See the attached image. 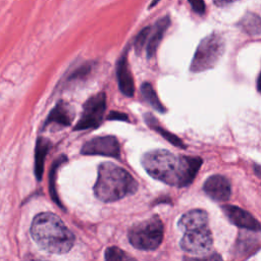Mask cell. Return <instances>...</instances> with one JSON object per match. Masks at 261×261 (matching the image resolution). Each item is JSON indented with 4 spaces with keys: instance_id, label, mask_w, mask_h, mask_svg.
Returning a JSON list of instances; mask_svg holds the SVG:
<instances>
[{
    "instance_id": "cell-1",
    "label": "cell",
    "mask_w": 261,
    "mask_h": 261,
    "mask_svg": "<svg viewBox=\"0 0 261 261\" xmlns=\"http://www.w3.org/2000/svg\"><path fill=\"white\" fill-rule=\"evenodd\" d=\"M141 162L150 176L177 188L189 186L202 165L200 157L178 156L163 149L145 153Z\"/></svg>"
},
{
    "instance_id": "cell-2",
    "label": "cell",
    "mask_w": 261,
    "mask_h": 261,
    "mask_svg": "<svg viewBox=\"0 0 261 261\" xmlns=\"http://www.w3.org/2000/svg\"><path fill=\"white\" fill-rule=\"evenodd\" d=\"M31 236L43 250L52 254L67 253L74 243V236L54 213H39L33 219Z\"/></svg>"
},
{
    "instance_id": "cell-3",
    "label": "cell",
    "mask_w": 261,
    "mask_h": 261,
    "mask_svg": "<svg viewBox=\"0 0 261 261\" xmlns=\"http://www.w3.org/2000/svg\"><path fill=\"white\" fill-rule=\"evenodd\" d=\"M137 190V181L125 169L111 162H104L99 166L94 194L100 201H118Z\"/></svg>"
},
{
    "instance_id": "cell-4",
    "label": "cell",
    "mask_w": 261,
    "mask_h": 261,
    "mask_svg": "<svg viewBox=\"0 0 261 261\" xmlns=\"http://www.w3.org/2000/svg\"><path fill=\"white\" fill-rule=\"evenodd\" d=\"M133 247L143 251L157 249L163 240V224L161 219L154 215L151 218L133 225L127 233Z\"/></svg>"
},
{
    "instance_id": "cell-5",
    "label": "cell",
    "mask_w": 261,
    "mask_h": 261,
    "mask_svg": "<svg viewBox=\"0 0 261 261\" xmlns=\"http://www.w3.org/2000/svg\"><path fill=\"white\" fill-rule=\"evenodd\" d=\"M224 52V40L218 34L204 38L196 49L191 62V71L200 72L212 68Z\"/></svg>"
},
{
    "instance_id": "cell-6",
    "label": "cell",
    "mask_w": 261,
    "mask_h": 261,
    "mask_svg": "<svg viewBox=\"0 0 261 261\" xmlns=\"http://www.w3.org/2000/svg\"><path fill=\"white\" fill-rule=\"evenodd\" d=\"M106 108V97L103 92L89 98L84 104L82 116L74 126V130L94 128L101 124Z\"/></svg>"
},
{
    "instance_id": "cell-7",
    "label": "cell",
    "mask_w": 261,
    "mask_h": 261,
    "mask_svg": "<svg viewBox=\"0 0 261 261\" xmlns=\"http://www.w3.org/2000/svg\"><path fill=\"white\" fill-rule=\"evenodd\" d=\"M180 248L190 254L204 255L208 253L213 245L212 233L208 226L188 230L180 240Z\"/></svg>"
},
{
    "instance_id": "cell-8",
    "label": "cell",
    "mask_w": 261,
    "mask_h": 261,
    "mask_svg": "<svg viewBox=\"0 0 261 261\" xmlns=\"http://www.w3.org/2000/svg\"><path fill=\"white\" fill-rule=\"evenodd\" d=\"M81 153L84 155H101L119 158L120 145L113 136L95 137L83 145Z\"/></svg>"
},
{
    "instance_id": "cell-9",
    "label": "cell",
    "mask_w": 261,
    "mask_h": 261,
    "mask_svg": "<svg viewBox=\"0 0 261 261\" xmlns=\"http://www.w3.org/2000/svg\"><path fill=\"white\" fill-rule=\"evenodd\" d=\"M221 208L227 219L236 226L254 231L261 230V224L259 221L246 210L232 205H224Z\"/></svg>"
},
{
    "instance_id": "cell-10",
    "label": "cell",
    "mask_w": 261,
    "mask_h": 261,
    "mask_svg": "<svg viewBox=\"0 0 261 261\" xmlns=\"http://www.w3.org/2000/svg\"><path fill=\"white\" fill-rule=\"evenodd\" d=\"M203 190L211 199L218 202L227 201L231 193L229 180L220 174L208 177L203 186Z\"/></svg>"
},
{
    "instance_id": "cell-11",
    "label": "cell",
    "mask_w": 261,
    "mask_h": 261,
    "mask_svg": "<svg viewBox=\"0 0 261 261\" xmlns=\"http://www.w3.org/2000/svg\"><path fill=\"white\" fill-rule=\"evenodd\" d=\"M116 72H117L118 86H119L121 93H123L127 97L134 96L135 84H134V79H133L130 69L128 67L126 53H124L121 56V58L119 59V61L117 63Z\"/></svg>"
},
{
    "instance_id": "cell-12",
    "label": "cell",
    "mask_w": 261,
    "mask_h": 261,
    "mask_svg": "<svg viewBox=\"0 0 261 261\" xmlns=\"http://www.w3.org/2000/svg\"><path fill=\"white\" fill-rule=\"evenodd\" d=\"M73 118L72 110L69 105L63 101H60L56 104V106L51 110L45 121V127L49 125H57V126H68L70 125Z\"/></svg>"
},
{
    "instance_id": "cell-13",
    "label": "cell",
    "mask_w": 261,
    "mask_h": 261,
    "mask_svg": "<svg viewBox=\"0 0 261 261\" xmlns=\"http://www.w3.org/2000/svg\"><path fill=\"white\" fill-rule=\"evenodd\" d=\"M205 226H208V214L202 209L190 210L178 220V227L184 232Z\"/></svg>"
},
{
    "instance_id": "cell-14",
    "label": "cell",
    "mask_w": 261,
    "mask_h": 261,
    "mask_svg": "<svg viewBox=\"0 0 261 261\" xmlns=\"http://www.w3.org/2000/svg\"><path fill=\"white\" fill-rule=\"evenodd\" d=\"M170 24V18L168 16H164V17H161L160 19H158L154 27L152 28L153 31L151 32L150 34V37H149V41H148V44H147V55L149 58H151L157 51V48L164 36V33L166 32L167 28L169 27Z\"/></svg>"
},
{
    "instance_id": "cell-15",
    "label": "cell",
    "mask_w": 261,
    "mask_h": 261,
    "mask_svg": "<svg viewBox=\"0 0 261 261\" xmlns=\"http://www.w3.org/2000/svg\"><path fill=\"white\" fill-rule=\"evenodd\" d=\"M50 149V142L44 138H39L35 150V174L38 180H41L44 170V161L47 152Z\"/></svg>"
},
{
    "instance_id": "cell-16",
    "label": "cell",
    "mask_w": 261,
    "mask_h": 261,
    "mask_svg": "<svg viewBox=\"0 0 261 261\" xmlns=\"http://www.w3.org/2000/svg\"><path fill=\"white\" fill-rule=\"evenodd\" d=\"M145 121L146 123L153 128L154 130H156L158 134H160L165 140H167L169 143H171L172 145L176 146V147H180V148H185V144L181 142V140L179 138H177L175 135L167 132V129L163 128L161 125H159L157 119L155 117H153L150 113H147L144 115Z\"/></svg>"
},
{
    "instance_id": "cell-17",
    "label": "cell",
    "mask_w": 261,
    "mask_h": 261,
    "mask_svg": "<svg viewBox=\"0 0 261 261\" xmlns=\"http://www.w3.org/2000/svg\"><path fill=\"white\" fill-rule=\"evenodd\" d=\"M141 93L144 97V99L157 111L159 112H164L165 111V108L163 107L162 103L160 102L154 88L152 87L151 84L149 83H144L141 87Z\"/></svg>"
},
{
    "instance_id": "cell-18",
    "label": "cell",
    "mask_w": 261,
    "mask_h": 261,
    "mask_svg": "<svg viewBox=\"0 0 261 261\" xmlns=\"http://www.w3.org/2000/svg\"><path fill=\"white\" fill-rule=\"evenodd\" d=\"M240 25L248 34H251V35L261 34V17L254 13H251V12L247 13L240 21Z\"/></svg>"
},
{
    "instance_id": "cell-19",
    "label": "cell",
    "mask_w": 261,
    "mask_h": 261,
    "mask_svg": "<svg viewBox=\"0 0 261 261\" xmlns=\"http://www.w3.org/2000/svg\"><path fill=\"white\" fill-rule=\"evenodd\" d=\"M104 261H137L133 256L118 247H109L105 250Z\"/></svg>"
},
{
    "instance_id": "cell-20",
    "label": "cell",
    "mask_w": 261,
    "mask_h": 261,
    "mask_svg": "<svg viewBox=\"0 0 261 261\" xmlns=\"http://www.w3.org/2000/svg\"><path fill=\"white\" fill-rule=\"evenodd\" d=\"M66 160V157L65 156H60L57 160L54 161L52 167H51V172H50V175H49V187H50V193H51V197L52 199L58 204L61 206L59 200H58V197H57V194H56V191H55V173H56V170L57 168L60 166V164Z\"/></svg>"
},
{
    "instance_id": "cell-21",
    "label": "cell",
    "mask_w": 261,
    "mask_h": 261,
    "mask_svg": "<svg viewBox=\"0 0 261 261\" xmlns=\"http://www.w3.org/2000/svg\"><path fill=\"white\" fill-rule=\"evenodd\" d=\"M151 32H152V27H147V28H144L139 33V35L137 36L135 43H134V47H135V50L137 53H140L142 51L147 39H149V37H150Z\"/></svg>"
},
{
    "instance_id": "cell-22",
    "label": "cell",
    "mask_w": 261,
    "mask_h": 261,
    "mask_svg": "<svg viewBox=\"0 0 261 261\" xmlns=\"http://www.w3.org/2000/svg\"><path fill=\"white\" fill-rule=\"evenodd\" d=\"M185 261H222V259L218 254H212L202 258H186Z\"/></svg>"
},
{
    "instance_id": "cell-23",
    "label": "cell",
    "mask_w": 261,
    "mask_h": 261,
    "mask_svg": "<svg viewBox=\"0 0 261 261\" xmlns=\"http://www.w3.org/2000/svg\"><path fill=\"white\" fill-rule=\"evenodd\" d=\"M190 4L194 11L199 14H203L205 11V3L203 1H190Z\"/></svg>"
},
{
    "instance_id": "cell-24",
    "label": "cell",
    "mask_w": 261,
    "mask_h": 261,
    "mask_svg": "<svg viewBox=\"0 0 261 261\" xmlns=\"http://www.w3.org/2000/svg\"><path fill=\"white\" fill-rule=\"evenodd\" d=\"M116 118H119V119H127L126 116L123 114V113H118V112H110L109 116H108V119H116Z\"/></svg>"
},
{
    "instance_id": "cell-25",
    "label": "cell",
    "mask_w": 261,
    "mask_h": 261,
    "mask_svg": "<svg viewBox=\"0 0 261 261\" xmlns=\"http://www.w3.org/2000/svg\"><path fill=\"white\" fill-rule=\"evenodd\" d=\"M257 89L261 93V72H260V74L258 76V80H257Z\"/></svg>"
}]
</instances>
